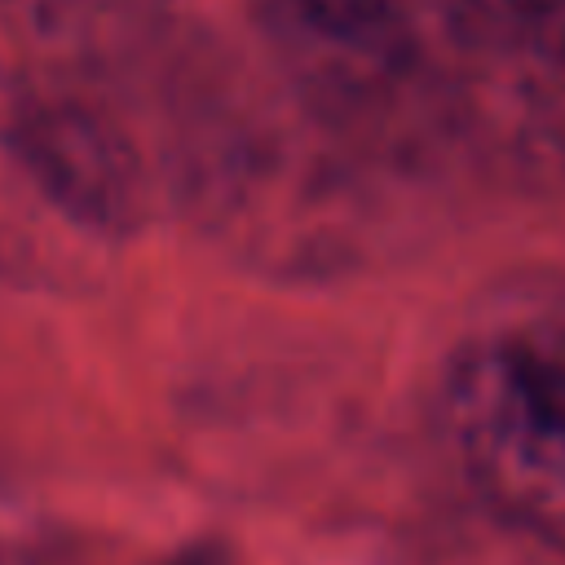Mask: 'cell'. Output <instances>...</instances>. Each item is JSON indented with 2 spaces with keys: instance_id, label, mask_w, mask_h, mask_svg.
I'll use <instances>...</instances> for the list:
<instances>
[{
  "instance_id": "obj_2",
  "label": "cell",
  "mask_w": 565,
  "mask_h": 565,
  "mask_svg": "<svg viewBox=\"0 0 565 565\" xmlns=\"http://www.w3.org/2000/svg\"><path fill=\"white\" fill-rule=\"evenodd\" d=\"M441 433L494 516L565 552V287L494 291L450 344Z\"/></svg>"
},
{
  "instance_id": "obj_4",
  "label": "cell",
  "mask_w": 565,
  "mask_h": 565,
  "mask_svg": "<svg viewBox=\"0 0 565 565\" xmlns=\"http://www.w3.org/2000/svg\"><path fill=\"white\" fill-rule=\"evenodd\" d=\"M0 565H40L35 552L26 547V539L9 521H0Z\"/></svg>"
},
{
  "instance_id": "obj_1",
  "label": "cell",
  "mask_w": 565,
  "mask_h": 565,
  "mask_svg": "<svg viewBox=\"0 0 565 565\" xmlns=\"http://www.w3.org/2000/svg\"><path fill=\"white\" fill-rule=\"evenodd\" d=\"M296 102L380 159L565 194V0H252Z\"/></svg>"
},
{
  "instance_id": "obj_3",
  "label": "cell",
  "mask_w": 565,
  "mask_h": 565,
  "mask_svg": "<svg viewBox=\"0 0 565 565\" xmlns=\"http://www.w3.org/2000/svg\"><path fill=\"white\" fill-rule=\"evenodd\" d=\"M146 181L124 128L84 93L0 71V252L44 269L124 243Z\"/></svg>"
}]
</instances>
